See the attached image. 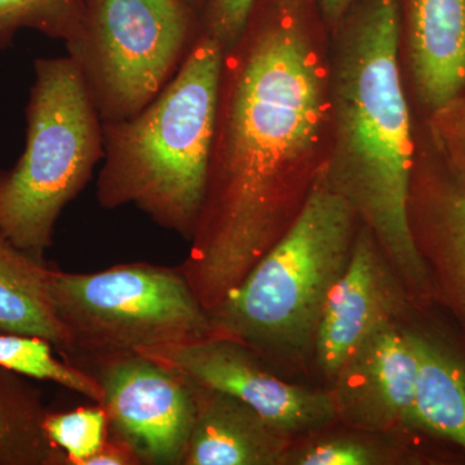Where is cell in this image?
I'll list each match as a JSON object with an SVG mask.
<instances>
[{
  "instance_id": "cell-1",
  "label": "cell",
  "mask_w": 465,
  "mask_h": 465,
  "mask_svg": "<svg viewBox=\"0 0 465 465\" xmlns=\"http://www.w3.org/2000/svg\"><path fill=\"white\" fill-rule=\"evenodd\" d=\"M318 0H256L242 35L203 204L180 264L210 313L292 224L331 133Z\"/></svg>"
},
{
  "instance_id": "cell-2",
  "label": "cell",
  "mask_w": 465,
  "mask_h": 465,
  "mask_svg": "<svg viewBox=\"0 0 465 465\" xmlns=\"http://www.w3.org/2000/svg\"><path fill=\"white\" fill-rule=\"evenodd\" d=\"M332 33L331 140L320 173L425 311L437 302L410 225L416 145L400 70L402 0H353Z\"/></svg>"
},
{
  "instance_id": "cell-3",
  "label": "cell",
  "mask_w": 465,
  "mask_h": 465,
  "mask_svg": "<svg viewBox=\"0 0 465 465\" xmlns=\"http://www.w3.org/2000/svg\"><path fill=\"white\" fill-rule=\"evenodd\" d=\"M225 50L206 35L173 82L130 118L106 128L100 203L134 204L191 242L215 145Z\"/></svg>"
},
{
  "instance_id": "cell-4",
  "label": "cell",
  "mask_w": 465,
  "mask_h": 465,
  "mask_svg": "<svg viewBox=\"0 0 465 465\" xmlns=\"http://www.w3.org/2000/svg\"><path fill=\"white\" fill-rule=\"evenodd\" d=\"M360 225L354 208L318 173L290 228L210 312L217 333L246 345L281 375L313 365L324 304Z\"/></svg>"
},
{
  "instance_id": "cell-5",
  "label": "cell",
  "mask_w": 465,
  "mask_h": 465,
  "mask_svg": "<svg viewBox=\"0 0 465 465\" xmlns=\"http://www.w3.org/2000/svg\"><path fill=\"white\" fill-rule=\"evenodd\" d=\"M99 130L82 65L74 58L36 65L25 153L0 173V232L45 260L64 207L74 200L100 157Z\"/></svg>"
},
{
  "instance_id": "cell-6",
  "label": "cell",
  "mask_w": 465,
  "mask_h": 465,
  "mask_svg": "<svg viewBox=\"0 0 465 465\" xmlns=\"http://www.w3.org/2000/svg\"><path fill=\"white\" fill-rule=\"evenodd\" d=\"M48 291L69 335L67 357L76 360L219 335L180 266L130 262L91 273L52 268Z\"/></svg>"
},
{
  "instance_id": "cell-7",
  "label": "cell",
  "mask_w": 465,
  "mask_h": 465,
  "mask_svg": "<svg viewBox=\"0 0 465 465\" xmlns=\"http://www.w3.org/2000/svg\"><path fill=\"white\" fill-rule=\"evenodd\" d=\"M194 9L185 0H88L92 73L101 103L116 116L142 112L179 57Z\"/></svg>"
},
{
  "instance_id": "cell-8",
  "label": "cell",
  "mask_w": 465,
  "mask_h": 465,
  "mask_svg": "<svg viewBox=\"0 0 465 465\" xmlns=\"http://www.w3.org/2000/svg\"><path fill=\"white\" fill-rule=\"evenodd\" d=\"M137 353L197 384L237 397L293 442L322 433L338 421L329 388L290 381L229 336L213 335Z\"/></svg>"
},
{
  "instance_id": "cell-9",
  "label": "cell",
  "mask_w": 465,
  "mask_h": 465,
  "mask_svg": "<svg viewBox=\"0 0 465 465\" xmlns=\"http://www.w3.org/2000/svg\"><path fill=\"white\" fill-rule=\"evenodd\" d=\"M103 391L108 436L133 450L142 464L182 465L194 400L186 376L139 353L84 358Z\"/></svg>"
},
{
  "instance_id": "cell-10",
  "label": "cell",
  "mask_w": 465,
  "mask_h": 465,
  "mask_svg": "<svg viewBox=\"0 0 465 465\" xmlns=\"http://www.w3.org/2000/svg\"><path fill=\"white\" fill-rule=\"evenodd\" d=\"M419 362L409 326H376L329 388L336 419L358 432L424 433L416 416Z\"/></svg>"
},
{
  "instance_id": "cell-11",
  "label": "cell",
  "mask_w": 465,
  "mask_h": 465,
  "mask_svg": "<svg viewBox=\"0 0 465 465\" xmlns=\"http://www.w3.org/2000/svg\"><path fill=\"white\" fill-rule=\"evenodd\" d=\"M415 309L374 235L361 223L344 273L330 291L318 326L313 365L330 388L372 330Z\"/></svg>"
},
{
  "instance_id": "cell-12",
  "label": "cell",
  "mask_w": 465,
  "mask_h": 465,
  "mask_svg": "<svg viewBox=\"0 0 465 465\" xmlns=\"http://www.w3.org/2000/svg\"><path fill=\"white\" fill-rule=\"evenodd\" d=\"M416 157L410 195V225L427 266L436 302L465 332V171L434 143Z\"/></svg>"
},
{
  "instance_id": "cell-13",
  "label": "cell",
  "mask_w": 465,
  "mask_h": 465,
  "mask_svg": "<svg viewBox=\"0 0 465 465\" xmlns=\"http://www.w3.org/2000/svg\"><path fill=\"white\" fill-rule=\"evenodd\" d=\"M416 99L433 115L465 94V0H402Z\"/></svg>"
},
{
  "instance_id": "cell-14",
  "label": "cell",
  "mask_w": 465,
  "mask_h": 465,
  "mask_svg": "<svg viewBox=\"0 0 465 465\" xmlns=\"http://www.w3.org/2000/svg\"><path fill=\"white\" fill-rule=\"evenodd\" d=\"M189 381L194 419L182 465H286L293 440L237 397Z\"/></svg>"
},
{
  "instance_id": "cell-15",
  "label": "cell",
  "mask_w": 465,
  "mask_h": 465,
  "mask_svg": "<svg viewBox=\"0 0 465 465\" xmlns=\"http://www.w3.org/2000/svg\"><path fill=\"white\" fill-rule=\"evenodd\" d=\"M409 332L419 362V425L465 451V356L436 333L412 326Z\"/></svg>"
},
{
  "instance_id": "cell-16",
  "label": "cell",
  "mask_w": 465,
  "mask_h": 465,
  "mask_svg": "<svg viewBox=\"0 0 465 465\" xmlns=\"http://www.w3.org/2000/svg\"><path fill=\"white\" fill-rule=\"evenodd\" d=\"M51 266L24 252L0 232V333L33 336L67 356L70 339L52 308Z\"/></svg>"
},
{
  "instance_id": "cell-17",
  "label": "cell",
  "mask_w": 465,
  "mask_h": 465,
  "mask_svg": "<svg viewBox=\"0 0 465 465\" xmlns=\"http://www.w3.org/2000/svg\"><path fill=\"white\" fill-rule=\"evenodd\" d=\"M0 366V465H69L45 430L41 391Z\"/></svg>"
},
{
  "instance_id": "cell-18",
  "label": "cell",
  "mask_w": 465,
  "mask_h": 465,
  "mask_svg": "<svg viewBox=\"0 0 465 465\" xmlns=\"http://www.w3.org/2000/svg\"><path fill=\"white\" fill-rule=\"evenodd\" d=\"M54 347L45 339L0 333V366L36 381H52L101 403L99 381L84 370L54 357Z\"/></svg>"
},
{
  "instance_id": "cell-19",
  "label": "cell",
  "mask_w": 465,
  "mask_h": 465,
  "mask_svg": "<svg viewBox=\"0 0 465 465\" xmlns=\"http://www.w3.org/2000/svg\"><path fill=\"white\" fill-rule=\"evenodd\" d=\"M372 436L374 433L366 432L314 434L302 443L300 440L293 442L286 465L416 464L423 460L415 452L391 448Z\"/></svg>"
},
{
  "instance_id": "cell-20",
  "label": "cell",
  "mask_w": 465,
  "mask_h": 465,
  "mask_svg": "<svg viewBox=\"0 0 465 465\" xmlns=\"http://www.w3.org/2000/svg\"><path fill=\"white\" fill-rule=\"evenodd\" d=\"M21 26L84 42L87 5L84 0H0V34Z\"/></svg>"
},
{
  "instance_id": "cell-21",
  "label": "cell",
  "mask_w": 465,
  "mask_h": 465,
  "mask_svg": "<svg viewBox=\"0 0 465 465\" xmlns=\"http://www.w3.org/2000/svg\"><path fill=\"white\" fill-rule=\"evenodd\" d=\"M45 430L69 458V465H84L108 440L104 407H81L69 412H47Z\"/></svg>"
},
{
  "instance_id": "cell-22",
  "label": "cell",
  "mask_w": 465,
  "mask_h": 465,
  "mask_svg": "<svg viewBox=\"0 0 465 465\" xmlns=\"http://www.w3.org/2000/svg\"><path fill=\"white\" fill-rule=\"evenodd\" d=\"M256 0H203L202 12L206 35L232 50L241 41Z\"/></svg>"
},
{
  "instance_id": "cell-23",
  "label": "cell",
  "mask_w": 465,
  "mask_h": 465,
  "mask_svg": "<svg viewBox=\"0 0 465 465\" xmlns=\"http://www.w3.org/2000/svg\"><path fill=\"white\" fill-rule=\"evenodd\" d=\"M430 131L440 148L465 171V94L430 116Z\"/></svg>"
},
{
  "instance_id": "cell-24",
  "label": "cell",
  "mask_w": 465,
  "mask_h": 465,
  "mask_svg": "<svg viewBox=\"0 0 465 465\" xmlns=\"http://www.w3.org/2000/svg\"><path fill=\"white\" fill-rule=\"evenodd\" d=\"M84 465H142L133 450L118 440H105L94 455H91Z\"/></svg>"
},
{
  "instance_id": "cell-25",
  "label": "cell",
  "mask_w": 465,
  "mask_h": 465,
  "mask_svg": "<svg viewBox=\"0 0 465 465\" xmlns=\"http://www.w3.org/2000/svg\"><path fill=\"white\" fill-rule=\"evenodd\" d=\"M353 0H318L327 30L333 32L345 16Z\"/></svg>"
},
{
  "instance_id": "cell-26",
  "label": "cell",
  "mask_w": 465,
  "mask_h": 465,
  "mask_svg": "<svg viewBox=\"0 0 465 465\" xmlns=\"http://www.w3.org/2000/svg\"><path fill=\"white\" fill-rule=\"evenodd\" d=\"M186 3H188L189 5L193 9H202V5H203V0H185Z\"/></svg>"
}]
</instances>
